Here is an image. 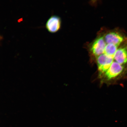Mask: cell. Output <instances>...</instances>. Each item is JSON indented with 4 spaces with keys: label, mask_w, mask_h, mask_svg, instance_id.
I'll use <instances>...</instances> for the list:
<instances>
[{
    "label": "cell",
    "mask_w": 127,
    "mask_h": 127,
    "mask_svg": "<svg viewBox=\"0 0 127 127\" xmlns=\"http://www.w3.org/2000/svg\"><path fill=\"white\" fill-rule=\"evenodd\" d=\"M119 47L118 46L113 44H107L104 53L108 55L114 56Z\"/></svg>",
    "instance_id": "8992f818"
},
{
    "label": "cell",
    "mask_w": 127,
    "mask_h": 127,
    "mask_svg": "<svg viewBox=\"0 0 127 127\" xmlns=\"http://www.w3.org/2000/svg\"><path fill=\"white\" fill-rule=\"evenodd\" d=\"M119 47L114 55V60L115 61L123 65L127 63V40L125 41L123 45Z\"/></svg>",
    "instance_id": "5b68a950"
},
{
    "label": "cell",
    "mask_w": 127,
    "mask_h": 127,
    "mask_svg": "<svg viewBox=\"0 0 127 127\" xmlns=\"http://www.w3.org/2000/svg\"><path fill=\"white\" fill-rule=\"evenodd\" d=\"M104 39L107 44H113L119 47L126 40L122 34L115 32L107 33L104 36Z\"/></svg>",
    "instance_id": "3957f363"
},
{
    "label": "cell",
    "mask_w": 127,
    "mask_h": 127,
    "mask_svg": "<svg viewBox=\"0 0 127 127\" xmlns=\"http://www.w3.org/2000/svg\"><path fill=\"white\" fill-rule=\"evenodd\" d=\"M106 44L104 36H100L92 44L90 50L95 56L97 57L104 53Z\"/></svg>",
    "instance_id": "7a4b0ae2"
},
{
    "label": "cell",
    "mask_w": 127,
    "mask_h": 127,
    "mask_svg": "<svg viewBox=\"0 0 127 127\" xmlns=\"http://www.w3.org/2000/svg\"><path fill=\"white\" fill-rule=\"evenodd\" d=\"M123 65L114 61L104 75L108 80H111L120 75L123 72Z\"/></svg>",
    "instance_id": "277c9868"
},
{
    "label": "cell",
    "mask_w": 127,
    "mask_h": 127,
    "mask_svg": "<svg viewBox=\"0 0 127 127\" xmlns=\"http://www.w3.org/2000/svg\"><path fill=\"white\" fill-rule=\"evenodd\" d=\"M61 24V18L58 16L53 15L47 20L45 24V28L49 32L54 34L60 30Z\"/></svg>",
    "instance_id": "6da1fadb"
}]
</instances>
